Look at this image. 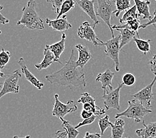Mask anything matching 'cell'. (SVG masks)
Returning <instances> with one entry per match:
<instances>
[{
  "mask_svg": "<svg viewBox=\"0 0 156 138\" xmlns=\"http://www.w3.org/2000/svg\"><path fill=\"white\" fill-rule=\"evenodd\" d=\"M76 57L73 49L69 60L57 71L45 76L46 80L51 84H56L62 87H72L84 88L87 86V81L82 69L77 67L75 61Z\"/></svg>",
  "mask_w": 156,
  "mask_h": 138,
  "instance_id": "cell-1",
  "label": "cell"
},
{
  "mask_svg": "<svg viewBox=\"0 0 156 138\" xmlns=\"http://www.w3.org/2000/svg\"><path fill=\"white\" fill-rule=\"evenodd\" d=\"M37 2L34 0L29 1L23 9L21 19L17 25H22L30 30H43L44 29V21L36 10Z\"/></svg>",
  "mask_w": 156,
  "mask_h": 138,
  "instance_id": "cell-2",
  "label": "cell"
},
{
  "mask_svg": "<svg viewBox=\"0 0 156 138\" xmlns=\"http://www.w3.org/2000/svg\"><path fill=\"white\" fill-rule=\"evenodd\" d=\"M128 107L127 109L122 112H119L116 114L115 118L116 119L120 117H126L132 119L136 123L142 122L144 117L152 112L151 110L147 109L142 104L136 100H129L128 102Z\"/></svg>",
  "mask_w": 156,
  "mask_h": 138,
  "instance_id": "cell-3",
  "label": "cell"
},
{
  "mask_svg": "<svg viewBox=\"0 0 156 138\" xmlns=\"http://www.w3.org/2000/svg\"><path fill=\"white\" fill-rule=\"evenodd\" d=\"M97 3L96 16L101 18L103 21L108 26L112 38H114V31L111 21L112 20V15L116 11V0H98Z\"/></svg>",
  "mask_w": 156,
  "mask_h": 138,
  "instance_id": "cell-4",
  "label": "cell"
},
{
  "mask_svg": "<svg viewBox=\"0 0 156 138\" xmlns=\"http://www.w3.org/2000/svg\"><path fill=\"white\" fill-rule=\"evenodd\" d=\"M120 35H118L114 38L99 44V46L104 45L106 47L105 51L106 55L113 61L115 65V69L117 72L120 71V61H119V53L120 51Z\"/></svg>",
  "mask_w": 156,
  "mask_h": 138,
  "instance_id": "cell-5",
  "label": "cell"
},
{
  "mask_svg": "<svg viewBox=\"0 0 156 138\" xmlns=\"http://www.w3.org/2000/svg\"><path fill=\"white\" fill-rule=\"evenodd\" d=\"M21 74L19 70H16L12 74L5 75V79L0 90V98L9 93L17 94L20 91L19 81L21 78Z\"/></svg>",
  "mask_w": 156,
  "mask_h": 138,
  "instance_id": "cell-6",
  "label": "cell"
},
{
  "mask_svg": "<svg viewBox=\"0 0 156 138\" xmlns=\"http://www.w3.org/2000/svg\"><path fill=\"white\" fill-rule=\"evenodd\" d=\"M55 104L53 110L52 111V115L57 117L60 120H64L66 115L75 112L78 109L76 103L73 100H69L66 104H64L60 101L59 96L55 94Z\"/></svg>",
  "mask_w": 156,
  "mask_h": 138,
  "instance_id": "cell-7",
  "label": "cell"
},
{
  "mask_svg": "<svg viewBox=\"0 0 156 138\" xmlns=\"http://www.w3.org/2000/svg\"><path fill=\"white\" fill-rule=\"evenodd\" d=\"M156 82V76H155L153 81L151 83L144 87L142 90L135 93L132 95L134 100H137L140 102L142 105L147 108V109L151 110V102L154 100V96L155 94L153 93V87Z\"/></svg>",
  "mask_w": 156,
  "mask_h": 138,
  "instance_id": "cell-8",
  "label": "cell"
},
{
  "mask_svg": "<svg viewBox=\"0 0 156 138\" xmlns=\"http://www.w3.org/2000/svg\"><path fill=\"white\" fill-rule=\"evenodd\" d=\"M124 84L121 83L114 90L112 91L107 90L105 94H103L102 98L104 99V104L106 110L116 109L120 111V92Z\"/></svg>",
  "mask_w": 156,
  "mask_h": 138,
  "instance_id": "cell-9",
  "label": "cell"
},
{
  "mask_svg": "<svg viewBox=\"0 0 156 138\" xmlns=\"http://www.w3.org/2000/svg\"><path fill=\"white\" fill-rule=\"evenodd\" d=\"M77 35L80 39H86L92 43L94 46H99L100 43H103L96 35L94 27L89 22L84 21L78 29Z\"/></svg>",
  "mask_w": 156,
  "mask_h": 138,
  "instance_id": "cell-10",
  "label": "cell"
},
{
  "mask_svg": "<svg viewBox=\"0 0 156 138\" xmlns=\"http://www.w3.org/2000/svg\"><path fill=\"white\" fill-rule=\"evenodd\" d=\"M76 3L79 6L80 8L85 13L87 14L91 19L94 21L93 27L94 28L96 25L100 24V21L98 20L94 10V0H76Z\"/></svg>",
  "mask_w": 156,
  "mask_h": 138,
  "instance_id": "cell-11",
  "label": "cell"
},
{
  "mask_svg": "<svg viewBox=\"0 0 156 138\" xmlns=\"http://www.w3.org/2000/svg\"><path fill=\"white\" fill-rule=\"evenodd\" d=\"M17 63L20 66L21 72L25 75L26 80L29 81L32 85L34 86L35 88L39 89V90H41L44 87V83L39 80L37 78L29 71L27 68V66L26 65L25 59L22 57L20 58V60L17 61Z\"/></svg>",
  "mask_w": 156,
  "mask_h": 138,
  "instance_id": "cell-12",
  "label": "cell"
},
{
  "mask_svg": "<svg viewBox=\"0 0 156 138\" xmlns=\"http://www.w3.org/2000/svg\"><path fill=\"white\" fill-rule=\"evenodd\" d=\"M45 23L55 31L58 32H64L72 27V25L68 21L66 15L62 16L61 18L55 19L53 20L46 18Z\"/></svg>",
  "mask_w": 156,
  "mask_h": 138,
  "instance_id": "cell-13",
  "label": "cell"
},
{
  "mask_svg": "<svg viewBox=\"0 0 156 138\" xmlns=\"http://www.w3.org/2000/svg\"><path fill=\"white\" fill-rule=\"evenodd\" d=\"M75 48L79 52V58L76 61V65L83 69L92 58L91 53L87 46H84L81 44H76Z\"/></svg>",
  "mask_w": 156,
  "mask_h": 138,
  "instance_id": "cell-14",
  "label": "cell"
},
{
  "mask_svg": "<svg viewBox=\"0 0 156 138\" xmlns=\"http://www.w3.org/2000/svg\"><path fill=\"white\" fill-rule=\"evenodd\" d=\"M114 76V73L111 71L110 69H107L105 73H100L96 78V82H100L102 84V88L103 94H105L107 91V88H108L110 91L113 90L112 81Z\"/></svg>",
  "mask_w": 156,
  "mask_h": 138,
  "instance_id": "cell-15",
  "label": "cell"
},
{
  "mask_svg": "<svg viewBox=\"0 0 156 138\" xmlns=\"http://www.w3.org/2000/svg\"><path fill=\"white\" fill-rule=\"evenodd\" d=\"M55 62H57L59 64H62L61 61H58L55 58V55L49 48L45 47V48H44V58L43 61L39 64H35V67L38 70H41L47 69Z\"/></svg>",
  "mask_w": 156,
  "mask_h": 138,
  "instance_id": "cell-16",
  "label": "cell"
},
{
  "mask_svg": "<svg viewBox=\"0 0 156 138\" xmlns=\"http://www.w3.org/2000/svg\"><path fill=\"white\" fill-rule=\"evenodd\" d=\"M142 123L144 128L136 130V133L137 136L142 138L156 137V122L150 123L148 124H145L144 121Z\"/></svg>",
  "mask_w": 156,
  "mask_h": 138,
  "instance_id": "cell-17",
  "label": "cell"
},
{
  "mask_svg": "<svg viewBox=\"0 0 156 138\" xmlns=\"http://www.w3.org/2000/svg\"><path fill=\"white\" fill-rule=\"evenodd\" d=\"M134 3L136 6L137 12L139 16H142L143 19H148L150 21L152 18L150 12V2L134 0Z\"/></svg>",
  "mask_w": 156,
  "mask_h": 138,
  "instance_id": "cell-18",
  "label": "cell"
},
{
  "mask_svg": "<svg viewBox=\"0 0 156 138\" xmlns=\"http://www.w3.org/2000/svg\"><path fill=\"white\" fill-rule=\"evenodd\" d=\"M66 37V34L65 33H63L62 34V37L60 41L51 44V45H48V44H46L45 46L49 48L52 53H53V55L55 57V58H56L58 61H59V58H60V57L61 54L62 53V52L65 51Z\"/></svg>",
  "mask_w": 156,
  "mask_h": 138,
  "instance_id": "cell-19",
  "label": "cell"
},
{
  "mask_svg": "<svg viewBox=\"0 0 156 138\" xmlns=\"http://www.w3.org/2000/svg\"><path fill=\"white\" fill-rule=\"evenodd\" d=\"M120 33V48L122 49L125 45L128 44L129 42L133 40L136 35L139 37L138 34L133 32L128 29H116Z\"/></svg>",
  "mask_w": 156,
  "mask_h": 138,
  "instance_id": "cell-20",
  "label": "cell"
},
{
  "mask_svg": "<svg viewBox=\"0 0 156 138\" xmlns=\"http://www.w3.org/2000/svg\"><path fill=\"white\" fill-rule=\"evenodd\" d=\"M125 122L121 118L116 119L114 124H113L111 129H112V134L110 138H122L123 134L125 132L124 129Z\"/></svg>",
  "mask_w": 156,
  "mask_h": 138,
  "instance_id": "cell-21",
  "label": "cell"
},
{
  "mask_svg": "<svg viewBox=\"0 0 156 138\" xmlns=\"http://www.w3.org/2000/svg\"><path fill=\"white\" fill-rule=\"evenodd\" d=\"M134 19H140V16L137 13V9L135 4L130 7L128 11H126L125 13L123 15V17L120 19V23L121 24H124L126 23L128 21Z\"/></svg>",
  "mask_w": 156,
  "mask_h": 138,
  "instance_id": "cell-22",
  "label": "cell"
},
{
  "mask_svg": "<svg viewBox=\"0 0 156 138\" xmlns=\"http://www.w3.org/2000/svg\"><path fill=\"white\" fill-rule=\"evenodd\" d=\"M140 27V19H134L130 21H128L123 25H112V29H128L137 34H138V30Z\"/></svg>",
  "mask_w": 156,
  "mask_h": 138,
  "instance_id": "cell-23",
  "label": "cell"
},
{
  "mask_svg": "<svg viewBox=\"0 0 156 138\" xmlns=\"http://www.w3.org/2000/svg\"><path fill=\"white\" fill-rule=\"evenodd\" d=\"M133 41H135L137 48H138L141 52H142L144 55H146L150 51V42L151 41V40H144L137 38V37H134Z\"/></svg>",
  "mask_w": 156,
  "mask_h": 138,
  "instance_id": "cell-24",
  "label": "cell"
},
{
  "mask_svg": "<svg viewBox=\"0 0 156 138\" xmlns=\"http://www.w3.org/2000/svg\"><path fill=\"white\" fill-rule=\"evenodd\" d=\"M131 6V2L129 0H116V11L114 13L116 14V17H118L121 12L128 11Z\"/></svg>",
  "mask_w": 156,
  "mask_h": 138,
  "instance_id": "cell-25",
  "label": "cell"
},
{
  "mask_svg": "<svg viewBox=\"0 0 156 138\" xmlns=\"http://www.w3.org/2000/svg\"><path fill=\"white\" fill-rule=\"evenodd\" d=\"M61 121L62 122L61 127L67 133V138H76L80 132L70 124L69 121L65 120H61Z\"/></svg>",
  "mask_w": 156,
  "mask_h": 138,
  "instance_id": "cell-26",
  "label": "cell"
},
{
  "mask_svg": "<svg viewBox=\"0 0 156 138\" xmlns=\"http://www.w3.org/2000/svg\"><path fill=\"white\" fill-rule=\"evenodd\" d=\"M75 3L76 2L73 1V0H66V1H64L61 6L60 12L57 15L56 19L61 18V17L65 16L66 13L69 12L72 9L75 8Z\"/></svg>",
  "mask_w": 156,
  "mask_h": 138,
  "instance_id": "cell-27",
  "label": "cell"
},
{
  "mask_svg": "<svg viewBox=\"0 0 156 138\" xmlns=\"http://www.w3.org/2000/svg\"><path fill=\"white\" fill-rule=\"evenodd\" d=\"M110 116L108 115H105V117L100 118L98 120V125L100 129V135L102 136L105 133L106 130L112 127L113 123L111 122L110 120Z\"/></svg>",
  "mask_w": 156,
  "mask_h": 138,
  "instance_id": "cell-28",
  "label": "cell"
},
{
  "mask_svg": "<svg viewBox=\"0 0 156 138\" xmlns=\"http://www.w3.org/2000/svg\"><path fill=\"white\" fill-rule=\"evenodd\" d=\"M77 102L83 104H90L92 106H96V100L88 92H84L83 94H81V97L77 100Z\"/></svg>",
  "mask_w": 156,
  "mask_h": 138,
  "instance_id": "cell-29",
  "label": "cell"
},
{
  "mask_svg": "<svg viewBox=\"0 0 156 138\" xmlns=\"http://www.w3.org/2000/svg\"><path fill=\"white\" fill-rule=\"evenodd\" d=\"M12 55L9 51H5L4 48H2V51L0 52V69H3L9 62Z\"/></svg>",
  "mask_w": 156,
  "mask_h": 138,
  "instance_id": "cell-30",
  "label": "cell"
},
{
  "mask_svg": "<svg viewBox=\"0 0 156 138\" xmlns=\"http://www.w3.org/2000/svg\"><path fill=\"white\" fill-rule=\"evenodd\" d=\"M136 83V77L132 73H126L122 76V84L127 87H132Z\"/></svg>",
  "mask_w": 156,
  "mask_h": 138,
  "instance_id": "cell-31",
  "label": "cell"
},
{
  "mask_svg": "<svg viewBox=\"0 0 156 138\" xmlns=\"http://www.w3.org/2000/svg\"><path fill=\"white\" fill-rule=\"evenodd\" d=\"M47 3H50L53 5V11L57 15L60 12L61 6L64 1L62 0H47Z\"/></svg>",
  "mask_w": 156,
  "mask_h": 138,
  "instance_id": "cell-32",
  "label": "cell"
},
{
  "mask_svg": "<svg viewBox=\"0 0 156 138\" xmlns=\"http://www.w3.org/2000/svg\"><path fill=\"white\" fill-rule=\"evenodd\" d=\"M96 118H97V116H96V115H93L90 118H89L88 119H86V120H84L83 122H80L79 124H78L77 126H76L75 127V128L76 129H79V128H81V127H83V126H87V125H90V124H92V123H93L95 121Z\"/></svg>",
  "mask_w": 156,
  "mask_h": 138,
  "instance_id": "cell-33",
  "label": "cell"
},
{
  "mask_svg": "<svg viewBox=\"0 0 156 138\" xmlns=\"http://www.w3.org/2000/svg\"><path fill=\"white\" fill-rule=\"evenodd\" d=\"M148 65H149L151 73L156 76V55H154L151 60L148 62Z\"/></svg>",
  "mask_w": 156,
  "mask_h": 138,
  "instance_id": "cell-34",
  "label": "cell"
},
{
  "mask_svg": "<svg viewBox=\"0 0 156 138\" xmlns=\"http://www.w3.org/2000/svg\"><path fill=\"white\" fill-rule=\"evenodd\" d=\"M154 24H156V9L154 11V16H152L151 19L149 21H147L146 23L140 25V29H146L147 27H148V26H150L151 25H154Z\"/></svg>",
  "mask_w": 156,
  "mask_h": 138,
  "instance_id": "cell-35",
  "label": "cell"
},
{
  "mask_svg": "<svg viewBox=\"0 0 156 138\" xmlns=\"http://www.w3.org/2000/svg\"><path fill=\"white\" fill-rule=\"evenodd\" d=\"M54 138H67V133L65 130H58L55 133Z\"/></svg>",
  "mask_w": 156,
  "mask_h": 138,
  "instance_id": "cell-36",
  "label": "cell"
},
{
  "mask_svg": "<svg viewBox=\"0 0 156 138\" xmlns=\"http://www.w3.org/2000/svg\"><path fill=\"white\" fill-rule=\"evenodd\" d=\"M3 9V6L0 5V24L2 25H5L7 23H8L9 22V20L8 19H7L1 13V11Z\"/></svg>",
  "mask_w": 156,
  "mask_h": 138,
  "instance_id": "cell-37",
  "label": "cell"
},
{
  "mask_svg": "<svg viewBox=\"0 0 156 138\" xmlns=\"http://www.w3.org/2000/svg\"><path fill=\"white\" fill-rule=\"evenodd\" d=\"M94 114L92 113L89 112V111H87L84 110H83L81 111V114H80V117L82 118H83L84 120H86V119H88L89 118H90L91 116H92Z\"/></svg>",
  "mask_w": 156,
  "mask_h": 138,
  "instance_id": "cell-38",
  "label": "cell"
},
{
  "mask_svg": "<svg viewBox=\"0 0 156 138\" xmlns=\"http://www.w3.org/2000/svg\"><path fill=\"white\" fill-rule=\"evenodd\" d=\"M100 137H101L100 133H91L90 132H87L86 133H85V136L83 138H100Z\"/></svg>",
  "mask_w": 156,
  "mask_h": 138,
  "instance_id": "cell-39",
  "label": "cell"
},
{
  "mask_svg": "<svg viewBox=\"0 0 156 138\" xmlns=\"http://www.w3.org/2000/svg\"><path fill=\"white\" fill-rule=\"evenodd\" d=\"M13 138H31V136H26L23 137H20L17 136H13Z\"/></svg>",
  "mask_w": 156,
  "mask_h": 138,
  "instance_id": "cell-40",
  "label": "cell"
},
{
  "mask_svg": "<svg viewBox=\"0 0 156 138\" xmlns=\"http://www.w3.org/2000/svg\"><path fill=\"white\" fill-rule=\"evenodd\" d=\"M5 75L4 74V73H2L1 71V69H0V78H2V77H5Z\"/></svg>",
  "mask_w": 156,
  "mask_h": 138,
  "instance_id": "cell-41",
  "label": "cell"
},
{
  "mask_svg": "<svg viewBox=\"0 0 156 138\" xmlns=\"http://www.w3.org/2000/svg\"><path fill=\"white\" fill-rule=\"evenodd\" d=\"M153 26L154 27V28H155L156 29V24H154V25H153Z\"/></svg>",
  "mask_w": 156,
  "mask_h": 138,
  "instance_id": "cell-42",
  "label": "cell"
},
{
  "mask_svg": "<svg viewBox=\"0 0 156 138\" xmlns=\"http://www.w3.org/2000/svg\"><path fill=\"white\" fill-rule=\"evenodd\" d=\"M1 34H2V31L0 30V35H1Z\"/></svg>",
  "mask_w": 156,
  "mask_h": 138,
  "instance_id": "cell-43",
  "label": "cell"
},
{
  "mask_svg": "<svg viewBox=\"0 0 156 138\" xmlns=\"http://www.w3.org/2000/svg\"><path fill=\"white\" fill-rule=\"evenodd\" d=\"M0 87H1V85H0Z\"/></svg>",
  "mask_w": 156,
  "mask_h": 138,
  "instance_id": "cell-44",
  "label": "cell"
},
{
  "mask_svg": "<svg viewBox=\"0 0 156 138\" xmlns=\"http://www.w3.org/2000/svg\"><path fill=\"white\" fill-rule=\"evenodd\" d=\"M155 2H156V0H155Z\"/></svg>",
  "mask_w": 156,
  "mask_h": 138,
  "instance_id": "cell-45",
  "label": "cell"
}]
</instances>
